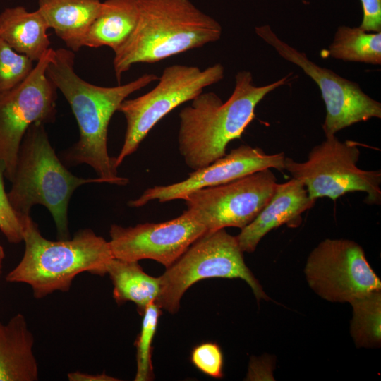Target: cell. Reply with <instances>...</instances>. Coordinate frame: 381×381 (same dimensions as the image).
<instances>
[{
	"mask_svg": "<svg viewBox=\"0 0 381 381\" xmlns=\"http://www.w3.org/2000/svg\"><path fill=\"white\" fill-rule=\"evenodd\" d=\"M34 61L13 49L0 38V92L22 83L32 73Z\"/></svg>",
	"mask_w": 381,
	"mask_h": 381,
	"instance_id": "cell-24",
	"label": "cell"
},
{
	"mask_svg": "<svg viewBox=\"0 0 381 381\" xmlns=\"http://www.w3.org/2000/svg\"><path fill=\"white\" fill-rule=\"evenodd\" d=\"M224 68L215 64L201 70L198 66L174 64L166 67L157 85L150 92L134 99H126L118 111L126 121L122 147L114 157L116 168L135 152L151 129L178 106L191 101L202 90L219 83Z\"/></svg>",
	"mask_w": 381,
	"mask_h": 381,
	"instance_id": "cell-7",
	"label": "cell"
},
{
	"mask_svg": "<svg viewBox=\"0 0 381 381\" xmlns=\"http://www.w3.org/2000/svg\"><path fill=\"white\" fill-rule=\"evenodd\" d=\"M113 286V297L121 305L133 302L138 313L143 315L146 307L157 301L160 294V277L145 273L138 261L113 258L107 267Z\"/></svg>",
	"mask_w": 381,
	"mask_h": 381,
	"instance_id": "cell-20",
	"label": "cell"
},
{
	"mask_svg": "<svg viewBox=\"0 0 381 381\" xmlns=\"http://www.w3.org/2000/svg\"><path fill=\"white\" fill-rule=\"evenodd\" d=\"M100 0H38V11L49 28L66 47L77 52L83 47L87 31L97 16Z\"/></svg>",
	"mask_w": 381,
	"mask_h": 381,
	"instance_id": "cell-17",
	"label": "cell"
},
{
	"mask_svg": "<svg viewBox=\"0 0 381 381\" xmlns=\"http://www.w3.org/2000/svg\"><path fill=\"white\" fill-rule=\"evenodd\" d=\"M190 361L204 374L213 378L223 377L224 358L218 344L205 342L195 346L191 351Z\"/></svg>",
	"mask_w": 381,
	"mask_h": 381,
	"instance_id": "cell-26",
	"label": "cell"
},
{
	"mask_svg": "<svg viewBox=\"0 0 381 381\" xmlns=\"http://www.w3.org/2000/svg\"><path fill=\"white\" fill-rule=\"evenodd\" d=\"M23 241V257L6 280L29 285L37 299L68 291L80 273L107 274L114 258L109 241L92 229H80L72 238L51 241L41 234L30 215L24 219Z\"/></svg>",
	"mask_w": 381,
	"mask_h": 381,
	"instance_id": "cell-4",
	"label": "cell"
},
{
	"mask_svg": "<svg viewBox=\"0 0 381 381\" xmlns=\"http://www.w3.org/2000/svg\"><path fill=\"white\" fill-rule=\"evenodd\" d=\"M283 152L269 155L261 148L241 145L209 165L190 173L186 179L166 186L146 189L138 198L130 200L131 207H140L149 202H165L183 199L188 193L223 184L265 169H285Z\"/></svg>",
	"mask_w": 381,
	"mask_h": 381,
	"instance_id": "cell-14",
	"label": "cell"
},
{
	"mask_svg": "<svg viewBox=\"0 0 381 381\" xmlns=\"http://www.w3.org/2000/svg\"><path fill=\"white\" fill-rule=\"evenodd\" d=\"M138 20L114 52L115 76L138 63L152 64L220 39L221 25L189 0H138Z\"/></svg>",
	"mask_w": 381,
	"mask_h": 381,
	"instance_id": "cell-3",
	"label": "cell"
},
{
	"mask_svg": "<svg viewBox=\"0 0 381 381\" xmlns=\"http://www.w3.org/2000/svg\"><path fill=\"white\" fill-rule=\"evenodd\" d=\"M48 29L38 10L30 12L18 6L0 13V38L33 61H40L50 49Z\"/></svg>",
	"mask_w": 381,
	"mask_h": 381,
	"instance_id": "cell-18",
	"label": "cell"
},
{
	"mask_svg": "<svg viewBox=\"0 0 381 381\" xmlns=\"http://www.w3.org/2000/svg\"><path fill=\"white\" fill-rule=\"evenodd\" d=\"M363 19L359 26L370 32H381V0H360Z\"/></svg>",
	"mask_w": 381,
	"mask_h": 381,
	"instance_id": "cell-27",
	"label": "cell"
},
{
	"mask_svg": "<svg viewBox=\"0 0 381 381\" xmlns=\"http://www.w3.org/2000/svg\"><path fill=\"white\" fill-rule=\"evenodd\" d=\"M289 75L263 86L253 84L251 73L238 71L234 91L223 102L214 92H201L179 114V150L193 171L226 155L228 144L241 138L255 118L258 103L270 92L286 84Z\"/></svg>",
	"mask_w": 381,
	"mask_h": 381,
	"instance_id": "cell-2",
	"label": "cell"
},
{
	"mask_svg": "<svg viewBox=\"0 0 381 381\" xmlns=\"http://www.w3.org/2000/svg\"><path fill=\"white\" fill-rule=\"evenodd\" d=\"M5 259V251L4 247L0 244V279L2 274L4 261Z\"/></svg>",
	"mask_w": 381,
	"mask_h": 381,
	"instance_id": "cell-29",
	"label": "cell"
},
{
	"mask_svg": "<svg viewBox=\"0 0 381 381\" xmlns=\"http://www.w3.org/2000/svg\"><path fill=\"white\" fill-rule=\"evenodd\" d=\"M186 210L179 217L160 223L110 227L109 246L114 258L132 261L154 260L167 268L206 232Z\"/></svg>",
	"mask_w": 381,
	"mask_h": 381,
	"instance_id": "cell-13",
	"label": "cell"
},
{
	"mask_svg": "<svg viewBox=\"0 0 381 381\" xmlns=\"http://www.w3.org/2000/svg\"><path fill=\"white\" fill-rule=\"evenodd\" d=\"M277 185L270 169L193 191L182 200L186 210L207 231L241 229L252 222L272 198Z\"/></svg>",
	"mask_w": 381,
	"mask_h": 381,
	"instance_id": "cell-10",
	"label": "cell"
},
{
	"mask_svg": "<svg viewBox=\"0 0 381 381\" xmlns=\"http://www.w3.org/2000/svg\"><path fill=\"white\" fill-rule=\"evenodd\" d=\"M4 168L0 164V231L11 243L23 240L24 219L13 208L4 185Z\"/></svg>",
	"mask_w": 381,
	"mask_h": 381,
	"instance_id": "cell-25",
	"label": "cell"
},
{
	"mask_svg": "<svg viewBox=\"0 0 381 381\" xmlns=\"http://www.w3.org/2000/svg\"><path fill=\"white\" fill-rule=\"evenodd\" d=\"M53 51L49 49L22 83L0 92V164L9 181L28 128L34 123L46 124L55 121L57 88L46 75Z\"/></svg>",
	"mask_w": 381,
	"mask_h": 381,
	"instance_id": "cell-9",
	"label": "cell"
},
{
	"mask_svg": "<svg viewBox=\"0 0 381 381\" xmlns=\"http://www.w3.org/2000/svg\"><path fill=\"white\" fill-rule=\"evenodd\" d=\"M255 33L284 59L296 65L318 85L326 107L322 124L325 137L355 123L381 118V104L369 97L357 83L310 61L303 52L282 40L268 25L255 28Z\"/></svg>",
	"mask_w": 381,
	"mask_h": 381,
	"instance_id": "cell-11",
	"label": "cell"
},
{
	"mask_svg": "<svg viewBox=\"0 0 381 381\" xmlns=\"http://www.w3.org/2000/svg\"><path fill=\"white\" fill-rule=\"evenodd\" d=\"M300 181L277 183L274 192L255 219L241 229L236 238L241 250L253 253L260 240L283 224L298 225L301 214L315 204Z\"/></svg>",
	"mask_w": 381,
	"mask_h": 381,
	"instance_id": "cell-15",
	"label": "cell"
},
{
	"mask_svg": "<svg viewBox=\"0 0 381 381\" xmlns=\"http://www.w3.org/2000/svg\"><path fill=\"white\" fill-rule=\"evenodd\" d=\"M34 337L25 317L13 315L0 321V381H36L38 364L33 351Z\"/></svg>",
	"mask_w": 381,
	"mask_h": 381,
	"instance_id": "cell-16",
	"label": "cell"
},
{
	"mask_svg": "<svg viewBox=\"0 0 381 381\" xmlns=\"http://www.w3.org/2000/svg\"><path fill=\"white\" fill-rule=\"evenodd\" d=\"M70 381H116L118 379L106 375L102 374H89L81 372H72L67 375Z\"/></svg>",
	"mask_w": 381,
	"mask_h": 381,
	"instance_id": "cell-28",
	"label": "cell"
},
{
	"mask_svg": "<svg viewBox=\"0 0 381 381\" xmlns=\"http://www.w3.org/2000/svg\"><path fill=\"white\" fill-rule=\"evenodd\" d=\"M75 54L69 49H54L46 75L68 102L78 123L80 137L62 152L64 164H87L103 183L125 186L127 178L118 176L114 157L107 149L108 126L121 102L159 77L145 73L124 85L102 87L82 79L74 70Z\"/></svg>",
	"mask_w": 381,
	"mask_h": 381,
	"instance_id": "cell-1",
	"label": "cell"
},
{
	"mask_svg": "<svg viewBox=\"0 0 381 381\" xmlns=\"http://www.w3.org/2000/svg\"><path fill=\"white\" fill-rule=\"evenodd\" d=\"M304 273L310 287L331 302H349L381 291V281L363 248L349 239L327 238L310 253Z\"/></svg>",
	"mask_w": 381,
	"mask_h": 381,
	"instance_id": "cell-12",
	"label": "cell"
},
{
	"mask_svg": "<svg viewBox=\"0 0 381 381\" xmlns=\"http://www.w3.org/2000/svg\"><path fill=\"white\" fill-rule=\"evenodd\" d=\"M236 236L224 229L206 231L160 276L156 303L176 313L183 295L193 284L209 278H239L251 288L258 301L269 300L258 279L245 263Z\"/></svg>",
	"mask_w": 381,
	"mask_h": 381,
	"instance_id": "cell-6",
	"label": "cell"
},
{
	"mask_svg": "<svg viewBox=\"0 0 381 381\" xmlns=\"http://www.w3.org/2000/svg\"><path fill=\"white\" fill-rule=\"evenodd\" d=\"M138 0H106L89 27L83 47L106 46L114 52L130 37L138 20Z\"/></svg>",
	"mask_w": 381,
	"mask_h": 381,
	"instance_id": "cell-19",
	"label": "cell"
},
{
	"mask_svg": "<svg viewBox=\"0 0 381 381\" xmlns=\"http://www.w3.org/2000/svg\"><path fill=\"white\" fill-rule=\"evenodd\" d=\"M10 182L8 197L15 211L25 217L34 205H43L52 216L59 239L70 238L68 207L75 190L86 183H103L98 177L80 178L70 172L56 155L42 123L28 128Z\"/></svg>",
	"mask_w": 381,
	"mask_h": 381,
	"instance_id": "cell-5",
	"label": "cell"
},
{
	"mask_svg": "<svg viewBox=\"0 0 381 381\" xmlns=\"http://www.w3.org/2000/svg\"><path fill=\"white\" fill-rule=\"evenodd\" d=\"M353 318L350 332L357 347L377 348L381 341V291L350 302Z\"/></svg>",
	"mask_w": 381,
	"mask_h": 381,
	"instance_id": "cell-22",
	"label": "cell"
},
{
	"mask_svg": "<svg viewBox=\"0 0 381 381\" xmlns=\"http://www.w3.org/2000/svg\"><path fill=\"white\" fill-rule=\"evenodd\" d=\"M161 310L155 302H152L146 307L143 314L140 331L135 342L137 350L135 381H147L153 378L152 344L162 313Z\"/></svg>",
	"mask_w": 381,
	"mask_h": 381,
	"instance_id": "cell-23",
	"label": "cell"
},
{
	"mask_svg": "<svg viewBox=\"0 0 381 381\" xmlns=\"http://www.w3.org/2000/svg\"><path fill=\"white\" fill-rule=\"evenodd\" d=\"M329 56L339 60L381 64V32H370L360 27L337 28L329 46Z\"/></svg>",
	"mask_w": 381,
	"mask_h": 381,
	"instance_id": "cell-21",
	"label": "cell"
},
{
	"mask_svg": "<svg viewBox=\"0 0 381 381\" xmlns=\"http://www.w3.org/2000/svg\"><path fill=\"white\" fill-rule=\"evenodd\" d=\"M360 150L353 141H340L335 135L326 136L310 151L307 160L285 158V169L306 187L315 200L329 198L336 200L351 192H363L368 205L381 202L380 170H364L357 166Z\"/></svg>",
	"mask_w": 381,
	"mask_h": 381,
	"instance_id": "cell-8",
	"label": "cell"
}]
</instances>
